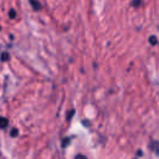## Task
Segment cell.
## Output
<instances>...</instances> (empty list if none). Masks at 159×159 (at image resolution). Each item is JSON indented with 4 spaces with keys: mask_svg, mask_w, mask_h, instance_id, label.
Masks as SVG:
<instances>
[{
    "mask_svg": "<svg viewBox=\"0 0 159 159\" xmlns=\"http://www.w3.org/2000/svg\"><path fill=\"white\" fill-rule=\"evenodd\" d=\"M30 4H31L36 10H40V9H41V6H42L39 1H35V0H30Z\"/></svg>",
    "mask_w": 159,
    "mask_h": 159,
    "instance_id": "obj_1",
    "label": "cell"
},
{
    "mask_svg": "<svg viewBox=\"0 0 159 159\" xmlns=\"http://www.w3.org/2000/svg\"><path fill=\"white\" fill-rule=\"evenodd\" d=\"M149 42H150L152 45H155V43L158 42V41H157V37H155L154 35H152V36L149 37Z\"/></svg>",
    "mask_w": 159,
    "mask_h": 159,
    "instance_id": "obj_2",
    "label": "cell"
},
{
    "mask_svg": "<svg viewBox=\"0 0 159 159\" xmlns=\"http://www.w3.org/2000/svg\"><path fill=\"white\" fill-rule=\"evenodd\" d=\"M7 125V119L5 117H1V128H5Z\"/></svg>",
    "mask_w": 159,
    "mask_h": 159,
    "instance_id": "obj_3",
    "label": "cell"
},
{
    "mask_svg": "<svg viewBox=\"0 0 159 159\" xmlns=\"http://www.w3.org/2000/svg\"><path fill=\"white\" fill-rule=\"evenodd\" d=\"M150 147H154L157 153L159 152V143H157V142H152V143H150Z\"/></svg>",
    "mask_w": 159,
    "mask_h": 159,
    "instance_id": "obj_4",
    "label": "cell"
},
{
    "mask_svg": "<svg viewBox=\"0 0 159 159\" xmlns=\"http://www.w3.org/2000/svg\"><path fill=\"white\" fill-rule=\"evenodd\" d=\"M9 16H10V17H11V19H14V17H15V16H16V11H15V10H14V9H11V10H10V11H9Z\"/></svg>",
    "mask_w": 159,
    "mask_h": 159,
    "instance_id": "obj_5",
    "label": "cell"
},
{
    "mask_svg": "<svg viewBox=\"0 0 159 159\" xmlns=\"http://www.w3.org/2000/svg\"><path fill=\"white\" fill-rule=\"evenodd\" d=\"M1 57H2V61H7V58H9V55H7V52H2Z\"/></svg>",
    "mask_w": 159,
    "mask_h": 159,
    "instance_id": "obj_6",
    "label": "cell"
},
{
    "mask_svg": "<svg viewBox=\"0 0 159 159\" xmlns=\"http://www.w3.org/2000/svg\"><path fill=\"white\" fill-rule=\"evenodd\" d=\"M11 135H12V137L17 135V129H16V128H12V129H11Z\"/></svg>",
    "mask_w": 159,
    "mask_h": 159,
    "instance_id": "obj_7",
    "label": "cell"
},
{
    "mask_svg": "<svg viewBox=\"0 0 159 159\" xmlns=\"http://www.w3.org/2000/svg\"><path fill=\"white\" fill-rule=\"evenodd\" d=\"M140 4H142L140 1H133V2H132V5H134V6H138V5H140Z\"/></svg>",
    "mask_w": 159,
    "mask_h": 159,
    "instance_id": "obj_8",
    "label": "cell"
},
{
    "mask_svg": "<svg viewBox=\"0 0 159 159\" xmlns=\"http://www.w3.org/2000/svg\"><path fill=\"white\" fill-rule=\"evenodd\" d=\"M76 159H87V158H86L84 155H82V154H81V155H77V157H76Z\"/></svg>",
    "mask_w": 159,
    "mask_h": 159,
    "instance_id": "obj_9",
    "label": "cell"
},
{
    "mask_svg": "<svg viewBox=\"0 0 159 159\" xmlns=\"http://www.w3.org/2000/svg\"><path fill=\"white\" fill-rule=\"evenodd\" d=\"M67 142H68V138H65V140H63V143H62V145L65 147V145L67 144Z\"/></svg>",
    "mask_w": 159,
    "mask_h": 159,
    "instance_id": "obj_10",
    "label": "cell"
}]
</instances>
